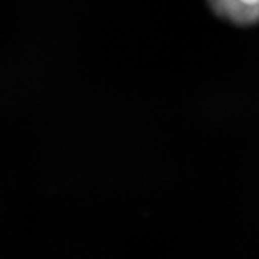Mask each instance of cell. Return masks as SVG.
<instances>
[{"mask_svg": "<svg viewBox=\"0 0 259 259\" xmlns=\"http://www.w3.org/2000/svg\"><path fill=\"white\" fill-rule=\"evenodd\" d=\"M221 17L236 24L259 22V0H209Z\"/></svg>", "mask_w": 259, "mask_h": 259, "instance_id": "6da1fadb", "label": "cell"}]
</instances>
